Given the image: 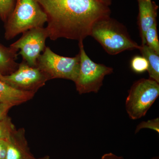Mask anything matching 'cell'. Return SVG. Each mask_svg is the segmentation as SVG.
I'll return each mask as SVG.
<instances>
[{
    "label": "cell",
    "mask_w": 159,
    "mask_h": 159,
    "mask_svg": "<svg viewBox=\"0 0 159 159\" xmlns=\"http://www.w3.org/2000/svg\"><path fill=\"white\" fill-rule=\"evenodd\" d=\"M139 2V13L138 24L140 30L142 45L145 44V33L155 23L157 22L158 6L152 1L147 2L145 0H138Z\"/></svg>",
    "instance_id": "30bf717a"
},
{
    "label": "cell",
    "mask_w": 159,
    "mask_h": 159,
    "mask_svg": "<svg viewBox=\"0 0 159 159\" xmlns=\"http://www.w3.org/2000/svg\"><path fill=\"white\" fill-rule=\"evenodd\" d=\"M48 38L46 28L38 27L30 29L23 33L20 39L10 45L18 51L23 61L29 65L36 66L37 61L46 48V40Z\"/></svg>",
    "instance_id": "ba28073f"
},
{
    "label": "cell",
    "mask_w": 159,
    "mask_h": 159,
    "mask_svg": "<svg viewBox=\"0 0 159 159\" xmlns=\"http://www.w3.org/2000/svg\"><path fill=\"white\" fill-rule=\"evenodd\" d=\"M16 0H0V18L6 22L14 9Z\"/></svg>",
    "instance_id": "e0dca14e"
},
{
    "label": "cell",
    "mask_w": 159,
    "mask_h": 159,
    "mask_svg": "<svg viewBox=\"0 0 159 159\" xmlns=\"http://www.w3.org/2000/svg\"><path fill=\"white\" fill-rule=\"evenodd\" d=\"M90 36L110 55H116L128 50H139L140 48V46L131 39L126 28L110 16L96 23L92 29Z\"/></svg>",
    "instance_id": "7a4b0ae2"
},
{
    "label": "cell",
    "mask_w": 159,
    "mask_h": 159,
    "mask_svg": "<svg viewBox=\"0 0 159 159\" xmlns=\"http://www.w3.org/2000/svg\"><path fill=\"white\" fill-rule=\"evenodd\" d=\"M131 68L135 73L141 74L148 70V65L147 60L142 56H134L131 61Z\"/></svg>",
    "instance_id": "2e32d148"
},
{
    "label": "cell",
    "mask_w": 159,
    "mask_h": 159,
    "mask_svg": "<svg viewBox=\"0 0 159 159\" xmlns=\"http://www.w3.org/2000/svg\"><path fill=\"white\" fill-rule=\"evenodd\" d=\"M16 129L12 120L8 116L0 120V140H7Z\"/></svg>",
    "instance_id": "9a60e30c"
},
{
    "label": "cell",
    "mask_w": 159,
    "mask_h": 159,
    "mask_svg": "<svg viewBox=\"0 0 159 159\" xmlns=\"http://www.w3.org/2000/svg\"><path fill=\"white\" fill-rule=\"evenodd\" d=\"M104 2L109 6H110L111 4V0H103Z\"/></svg>",
    "instance_id": "603a6c76"
},
{
    "label": "cell",
    "mask_w": 159,
    "mask_h": 159,
    "mask_svg": "<svg viewBox=\"0 0 159 159\" xmlns=\"http://www.w3.org/2000/svg\"><path fill=\"white\" fill-rule=\"evenodd\" d=\"M80 65L79 53L74 57H66L55 54L46 47L37 61L36 66L48 77L49 80L61 78L75 82Z\"/></svg>",
    "instance_id": "8992f818"
},
{
    "label": "cell",
    "mask_w": 159,
    "mask_h": 159,
    "mask_svg": "<svg viewBox=\"0 0 159 159\" xmlns=\"http://www.w3.org/2000/svg\"><path fill=\"white\" fill-rule=\"evenodd\" d=\"M83 41H79L80 65L74 82L76 89L80 94L97 93L102 85L104 77L112 74L113 69L93 61L86 53Z\"/></svg>",
    "instance_id": "5b68a950"
},
{
    "label": "cell",
    "mask_w": 159,
    "mask_h": 159,
    "mask_svg": "<svg viewBox=\"0 0 159 159\" xmlns=\"http://www.w3.org/2000/svg\"><path fill=\"white\" fill-rule=\"evenodd\" d=\"M151 159H159V158L158 157H154L152 158Z\"/></svg>",
    "instance_id": "cb8c5ba5"
},
{
    "label": "cell",
    "mask_w": 159,
    "mask_h": 159,
    "mask_svg": "<svg viewBox=\"0 0 159 159\" xmlns=\"http://www.w3.org/2000/svg\"><path fill=\"white\" fill-rule=\"evenodd\" d=\"M13 107L12 106L0 102V120L6 118L8 116L9 110Z\"/></svg>",
    "instance_id": "d6986e66"
},
{
    "label": "cell",
    "mask_w": 159,
    "mask_h": 159,
    "mask_svg": "<svg viewBox=\"0 0 159 159\" xmlns=\"http://www.w3.org/2000/svg\"><path fill=\"white\" fill-rule=\"evenodd\" d=\"M7 148V140H0V159H6Z\"/></svg>",
    "instance_id": "ffe728a7"
},
{
    "label": "cell",
    "mask_w": 159,
    "mask_h": 159,
    "mask_svg": "<svg viewBox=\"0 0 159 159\" xmlns=\"http://www.w3.org/2000/svg\"><path fill=\"white\" fill-rule=\"evenodd\" d=\"M139 51L148 62V73L150 79L159 83V56L146 44L140 46Z\"/></svg>",
    "instance_id": "4fadbf2b"
},
{
    "label": "cell",
    "mask_w": 159,
    "mask_h": 159,
    "mask_svg": "<svg viewBox=\"0 0 159 159\" xmlns=\"http://www.w3.org/2000/svg\"><path fill=\"white\" fill-rule=\"evenodd\" d=\"M34 93L20 90L0 80V102L16 106L28 102L34 97Z\"/></svg>",
    "instance_id": "8fae6325"
},
{
    "label": "cell",
    "mask_w": 159,
    "mask_h": 159,
    "mask_svg": "<svg viewBox=\"0 0 159 159\" xmlns=\"http://www.w3.org/2000/svg\"><path fill=\"white\" fill-rule=\"evenodd\" d=\"M0 80L15 89L35 93L50 80L37 67L23 61L13 73L0 76Z\"/></svg>",
    "instance_id": "52a82bcc"
},
{
    "label": "cell",
    "mask_w": 159,
    "mask_h": 159,
    "mask_svg": "<svg viewBox=\"0 0 159 159\" xmlns=\"http://www.w3.org/2000/svg\"><path fill=\"white\" fill-rule=\"evenodd\" d=\"M145 44L159 55V41L157 22L147 30L145 36Z\"/></svg>",
    "instance_id": "5bb4252c"
},
{
    "label": "cell",
    "mask_w": 159,
    "mask_h": 159,
    "mask_svg": "<svg viewBox=\"0 0 159 159\" xmlns=\"http://www.w3.org/2000/svg\"><path fill=\"white\" fill-rule=\"evenodd\" d=\"M101 159H124L123 157H119L114 154L110 152L103 155Z\"/></svg>",
    "instance_id": "44dd1931"
},
{
    "label": "cell",
    "mask_w": 159,
    "mask_h": 159,
    "mask_svg": "<svg viewBox=\"0 0 159 159\" xmlns=\"http://www.w3.org/2000/svg\"><path fill=\"white\" fill-rule=\"evenodd\" d=\"M143 129H149L156 131L158 133H159V119H156L148 120L147 121H143L137 125L135 133L137 134Z\"/></svg>",
    "instance_id": "ac0fdd59"
},
{
    "label": "cell",
    "mask_w": 159,
    "mask_h": 159,
    "mask_svg": "<svg viewBox=\"0 0 159 159\" xmlns=\"http://www.w3.org/2000/svg\"><path fill=\"white\" fill-rule=\"evenodd\" d=\"M6 159H34L26 138L24 128L16 129L7 140Z\"/></svg>",
    "instance_id": "9c48e42d"
},
{
    "label": "cell",
    "mask_w": 159,
    "mask_h": 159,
    "mask_svg": "<svg viewBox=\"0 0 159 159\" xmlns=\"http://www.w3.org/2000/svg\"><path fill=\"white\" fill-rule=\"evenodd\" d=\"M17 52L11 47L7 48L0 45V76L9 75L17 70Z\"/></svg>",
    "instance_id": "7c38bea8"
},
{
    "label": "cell",
    "mask_w": 159,
    "mask_h": 159,
    "mask_svg": "<svg viewBox=\"0 0 159 159\" xmlns=\"http://www.w3.org/2000/svg\"><path fill=\"white\" fill-rule=\"evenodd\" d=\"M159 95V83L153 80L142 78L134 83L125 100L129 117L133 120L144 117Z\"/></svg>",
    "instance_id": "277c9868"
},
{
    "label": "cell",
    "mask_w": 159,
    "mask_h": 159,
    "mask_svg": "<svg viewBox=\"0 0 159 159\" xmlns=\"http://www.w3.org/2000/svg\"><path fill=\"white\" fill-rule=\"evenodd\" d=\"M145 1H147V2H151L152 0H145Z\"/></svg>",
    "instance_id": "d4e9b609"
},
{
    "label": "cell",
    "mask_w": 159,
    "mask_h": 159,
    "mask_svg": "<svg viewBox=\"0 0 159 159\" xmlns=\"http://www.w3.org/2000/svg\"><path fill=\"white\" fill-rule=\"evenodd\" d=\"M47 22V15L37 0H16L6 22L5 38L12 39L30 29L43 27Z\"/></svg>",
    "instance_id": "3957f363"
},
{
    "label": "cell",
    "mask_w": 159,
    "mask_h": 159,
    "mask_svg": "<svg viewBox=\"0 0 159 159\" xmlns=\"http://www.w3.org/2000/svg\"><path fill=\"white\" fill-rule=\"evenodd\" d=\"M34 159H51V157L47 155L45 156L39 158H34Z\"/></svg>",
    "instance_id": "7402d4cb"
},
{
    "label": "cell",
    "mask_w": 159,
    "mask_h": 159,
    "mask_svg": "<svg viewBox=\"0 0 159 159\" xmlns=\"http://www.w3.org/2000/svg\"><path fill=\"white\" fill-rule=\"evenodd\" d=\"M37 1L47 15L46 29L52 40L83 41L96 23L110 16L109 6L103 0Z\"/></svg>",
    "instance_id": "6da1fadb"
}]
</instances>
